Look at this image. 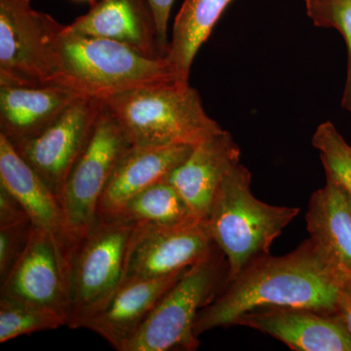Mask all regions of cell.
Returning a JSON list of instances; mask_svg holds the SVG:
<instances>
[{
    "label": "cell",
    "instance_id": "9",
    "mask_svg": "<svg viewBox=\"0 0 351 351\" xmlns=\"http://www.w3.org/2000/svg\"><path fill=\"white\" fill-rule=\"evenodd\" d=\"M206 219L191 218L171 226L136 223L124 281L158 278L189 269L217 248Z\"/></svg>",
    "mask_w": 351,
    "mask_h": 351
},
{
    "label": "cell",
    "instance_id": "20",
    "mask_svg": "<svg viewBox=\"0 0 351 351\" xmlns=\"http://www.w3.org/2000/svg\"><path fill=\"white\" fill-rule=\"evenodd\" d=\"M233 0H184L173 25L167 59L176 77L189 82L191 66L226 7Z\"/></svg>",
    "mask_w": 351,
    "mask_h": 351
},
{
    "label": "cell",
    "instance_id": "22",
    "mask_svg": "<svg viewBox=\"0 0 351 351\" xmlns=\"http://www.w3.org/2000/svg\"><path fill=\"white\" fill-rule=\"evenodd\" d=\"M66 326V320L56 311L0 295V343Z\"/></svg>",
    "mask_w": 351,
    "mask_h": 351
},
{
    "label": "cell",
    "instance_id": "23",
    "mask_svg": "<svg viewBox=\"0 0 351 351\" xmlns=\"http://www.w3.org/2000/svg\"><path fill=\"white\" fill-rule=\"evenodd\" d=\"M314 25L341 32L348 47V69L341 108L351 112V0H304Z\"/></svg>",
    "mask_w": 351,
    "mask_h": 351
},
{
    "label": "cell",
    "instance_id": "5",
    "mask_svg": "<svg viewBox=\"0 0 351 351\" xmlns=\"http://www.w3.org/2000/svg\"><path fill=\"white\" fill-rule=\"evenodd\" d=\"M228 263L219 247L186 269L167 291L124 351H195L196 316L225 287Z\"/></svg>",
    "mask_w": 351,
    "mask_h": 351
},
{
    "label": "cell",
    "instance_id": "18",
    "mask_svg": "<svg viewBox=\"0 0 351 351\" xmlns=\"http://www.w3.org/2000/svg\"><path fill=\"white\" fill-rule=\"evenodd\" d=\"M80 95L62 85L0 83V134L17 144L38 135Z\"/></svg>",
    "mask_w": 351,
    "mask_h": 351
},
{
    "label": "cell",
    "instance_id": "8",
    "mask_svg": "<svg viewBox=\"0 0 351 351\" xmlns=\"http://www.w3.org/2000/svg\"><path fill=\"white\" fill-rule=\"evenodd\" d=\"M130 147L123 131L104 106L60 197L69 230L77 242L96 223L97 208L104 189Z\"/></svg>",
    "mask_w": 351,
    "mask_h": 351
},
{
    "label": "cell",
    "instance_id": "17",
    "mask_svg": "<svg viewBox=\"0 0 351 351\" xmlns=\"http://www.w3.org/2000/svg\"><path fill=\"white\" fill-rule=\"evenodd\" d=\"M66 31L125 44L152 58L163 56L147 0H99Z\"/></svg>",
    "mask_w": 351,
    "mask_h": 351
},
{
    "label": "cell",
    "instance_id": "25",
    "mask_svg": "<svg viewBox=\"0 0 351 351\" xmlns=\"http://www.w3.org/2000/svg\"><path fill=\"white\" fill-rule=\"evenodd\" d=\"M32 228L31 221L0 228V282L6 278L24 254Z\"/></svg>",
    "mask_w": 351,
    "mask_h": 351
},
{
    "label": "cell",
    "instance_id": "29",
    "mask_svg": "<svg viewBox=\"0 0 351 351\" xmlns=\"http://www.w3.org/2000/svg\"><path fill=\"white\" fill-rule=\"evenodd\" d=\"M80 1H87L89 2V3L91 4V5H93L95 2H97V0H80Z\"/></svg>",
    "mask_w": 351,
    "mask_h": 351
},
{
    "label": "cell",
    "instance_id": "4",
    "mask_svg": "<svg viewBox=\"0 0 351 351\" xmlns=\"http://www.w3.org/2000/svg\"><path fill=\"white\" fill-rule=\"evenodd\" d=\"M252 175L241 163L226 173L206 221L215 243L228 263V280L251 262L270 253L276 239L300 213L297 207L276 206L252 193Z\"/></svg>",
    "mask_w": 351,
    "mask_h": 351
},
{
    "label": "cell",
    "instance_id": "21",
    "mask_svg": "<svg viewBox=\"0 0 351 351\" xmlns=\"http://www.w3.org/2000/svg\"><path fill=\"white\" fill-rule=\"evenodd\" d=\"M191 218L188 205L167 180L134 196L114 218L134 223L171 226Z\"/></svg>",
    "mask_w": 351,
    "mask_h": 351
},
{
    "label": "cell",
    "instance_id": "2",
    "mask_svg": "<svg viewBox=\"0 0 351 351\" xmlns=\"http://www.w3.org/2000/svg\"><path fill=\"white\" fill-rule=\"evenodd\" d=\"M134 147H195L223 127L207 114L189 82L152 83L104 101Z\"/></svg>",
    "mask_w": 351,
    "mask_h": 351
},
{
    "label": "cell",
    "instance_id": "10",
    "mask_svg": "<svg viewBox=\"0 0 351 351\" xmlns=\"http://www.w3.org/2000/svg\"><path fill=\"white\" fill-rule=\"evenodd\" d=\"M104 106V101L78 97L38 135L12 144L59 199Z\"/></svg>",
    "mask_w": 351,
    "mask_h": 351
},
{
    "label": "cell",
    "instance_id": "1",
    "mask_svg": "<svg viewBox=\"0 0 351 351\" xmlns=\"http://www.w3.org/2000/svg\"><path fill=\"white\" fill-rule=\"evenodd\" d=\"M346 276L323 257L311 239L280 257L261 256L201 309L193 332L199 338L216 328L234 326L242 314L260 307H304L338 313L339 289Z\"/></svg>",
    "mask_w": 351,
    "mask_h": 351
},
{
    "label": "cell",
    "instance_id": "16",
    "mask_svg": "<svg viewBox=\"0 0 351 351\" xmlns=\"http://www.w3.org/2000/svg\"><path fill=\"white\" fill-rule=\"evenodd\" d=\"M193 149L186 145H131L120 158L104 189L97 208V219L114 218L134 196L167 179L188 158Z\"/></svg>",
    "mask_w": 351,
    "mask_h": 351
},
{
    "label": "cell",
    "instance_id": "11",
    "mask_svg": "<svg viewBox=\"0 0 351 351\" xmlns=\"http://www.w3.org/2000/svg\"><path fill=\"white\" fill-rule=\"evenodd\" d=\"M1 283V297L61 314L68 326L71 313L69 262L53 235L32 228L22 257Z\"/></svg>",
    "mask_w": 351,
    "mask_h": 351
},
{
    "label": "cell",
    "instance_id": "19",
    "mask_svg": "<svg viewBox=\"0 0 351 351\" xmlns=\"http://www.w3.org/2000/svg\"><path fill=\"white\" fill-rule=\"evenodd\" d=\"M325 180L309 198L307 232L332 267L351 276V199L331 175L325 173Z\"/></svg>",
    "mask_w": 351,
    "mask_h": 351
},
{
    "label": "cell",
    "instance_id": "14",
    "mask_svg": "<svg viewBox=\"0 0 351 351\" xmlns=\"http://www.w3.org/2000/svg\"><path fill=\"white\" fill-rule=\"evenodd\" d=\"M239 145L230 132L215 134L193 147L188 158L167 178L195 218L206 219L226 173L240 163Z\"/></svg>",
    "mask_w": 351,
    "mask_h": 351
},
{
    "label": "cell",
    "instance_id": "12",
    "mask_svg": "<svg viewBox=\"0 0 351 351\" xmlns=\"http://www.w3.org/2000/svg\"><path fill=\"white\" fill-rule=\"evenodd\" d=\"M234 326L269 335L294 351H351L350 332L338 313L304 307H260L242 314Z\"/></svg>",
    "mask_w": 351,
    "mask_h": 351
},
{
    "label": "cell",
    "instance_id": "26",
    "mask_svg": "<svg viewBox=\"0 0 351 351\" xmlns=\"http://www.w3.org/2000/svg\"><path fill=\"white\" fill-rule=\"evenodd\" d=\"M31 221L19 200L0 186V228Z\"/></svg>",
    "mask_w": 351,
    "mask_h": 351
},
{
    "label": "cell",
    "instance_id": "28",
    "mask_svg": "<svg viewBox=\"0 0 351 351\" xmlns=\"http://www.w3.org/2000/svg\"><path fill=\"white\" fill-rule=\"evenodd\" d=\"M338 314L343 318L351 336V276H346L339 289Z\"/></svg>",
    "mask_w": 351,
    "mask_h": 351
},
{
    "label": "cell",
    "instance_id": "24",
    "mask_svg": "<svg viewBox=\"0 0 351 351\" xmlns=\"http://www.w3.org/2000/svg\"><path fill=\"white\" fill-rule=\"evenodd\" d=\"M311 143L320 152L325 173L343 186L351 199V145L330 121L317 127Z\"/></svg>",
    "mask_w": 351,
    "mask_h": 351
},
{
    "label": "cell",
    "instance_id": "13",
    "mask_svg": "<svg viewBox=\"0 0 351 351\" xmlns=\"http://www.w3.org/2000/svg\"><path fill=\"white\" fill-rule=\"evenodd\" d=\"M0 186L19 200L34 228L49 232L71 258L77 240L69 230L59 197L0 134Z\"/></svg>",
    "mask_w": 351,
    "mask_h": 351
},
{
    "label": "cell",
    "instance_id": "3",
    "mask_svg": "<svg viewBox=\"0 0 351 351\" xmlns=\"http://www.w3.org/2000/svg\"><path fill=\"white\" fill-rule=\"evenodd\" d=\"M57 49V84L95 100L177 80L166 58L149 57L110 39L73 34L64 25Z\"/></svg>",
    "mask_w": 351,
    "mask_h": 351
},
{
    "label": "cell",
    "instance_id": "27",
    "mask_svg": "<svg viewBox=\"0 0 351 351\" xmlns=\"http://www.w3.org/2000/svg\"><path fill=\"white\" fill-rule=\"evenodd\" d=\"M156 22L159 46L164 57L167 55L170 41L168 40V23L174 0H147Z\"/></svg>",
    "mask_w": 351,
    "mask_h": 351
},
{
    "label": "cell",
    "instance_id": "15",
    "mask_svg": "<svg viewBox=\"0 0 351 351\" xmlns=\"http://www.w3.org/2000/svg\"><path fill=\"white\" fill-rule=\"evenodd\" d=\"M186 269L158 278L124 281L108 304L84 323L83 329L99 335L114 350H125L163 295Z\"/></svg>",
    "mask_w": 351,
    "mask_h": 351
},
{
    "label": "cell",
    "instance_id": "7",
    "mask_svg": "<svg viewBox=\"0 0 351 351\" xmlns=\"http://www.w3.org/2000/svg\"><path fill=\"white\" fill-rule=\"evenodd\" d=\"M64 25L31 0H0V83L58 85V39Z\"/></svg>",
    "mask_w": 351,
    "mask_h": 351
},
{
    "label": "cell",
    "instance_id": "6",
    "mask_svg": "<svg viewBox=\"0 0 351 351\" xmlns=\"http://www.w3.org/2000/svg\"><path fill=\"white\" fill-rule=\"evenodd\" d=\"M136 223L97 219L76 244L69 267V328L82 329L123 282L127 252Z\"/></svg>",
    "mask_w": 351,
    "mask_h": 351
}]
</instances>
